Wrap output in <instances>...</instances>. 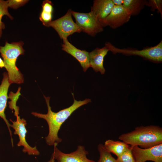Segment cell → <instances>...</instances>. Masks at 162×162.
<instances>
[{"label": "cell", "instance_id": "6da1fadb", "mask_svg": "<svg viewBox=\"0 0 162 162\" xmlns=\"http://www.w3.org/2000/svg\"><path fill=\"white\" fill-rule=\"evenodd\" d=\"M74 101L70 106L61 110L58 112H54L51 110L50 104V97L44 95L47 106V114H43L36 112H32V114L39 118H42L47 122L49 129L48 134L45 138L46 144L49 146L54 145L61 142L62 140L58 136V133L63 123L70 115L80 107L91 102V100L86 98L84 100L77 101L74 98V94L72 93Z\"/></svg>", "mask_w": 162, "mask_h": 162}, {"label": "cell", "instance_id": "7a4b0ae2", "mask_svg": "<svg viewBox=\"0 0 162 162\" xmlns=\"http://www.w3.org/2000/svg\"><path fill=\"white\" fill-rule=\"evenodd\" d=\"M119 140L131 146L147 148L162 143V128L157 125L141 126L122 134Z\"/></svg>", "mask_w": 162, "mask_h": 162}, {"label": "cell", "instance_id": "3957f363", "mask_svg": "<svg viewBox=\"0 0 162 162\" xmlns=\"http://www.w3.org/2000/svg\"><path fill=\"white\" fill-rule=\"evenodd\" d=\"M22 41L13 42L11 44L5 42L4 46H0V53L4 64V67L7 71L9 82L18 84L24 82L23 75L16 65L18 56L24 54Z\"/></svg>", "mask_w": 162, "mask_h": 162}, {"label": "cell", "instance_id": "277c9868", "mask_svg": "<svg viewBox=\"0 0 162 162\" xmlns=\"http://www.w3.org/2000/svg\"><path fill=\"white\" fill-rule=\"evenodd\" d=\"M105 46L113 54L120 53L126 56H138L155 63H160L162 61V40L154 46L146 47L141 50L130 47L120 49L109 42H106Z\"/></svg>", "mask_w": 162, "mask_h": 162}, {"label": "cell", "instance_id": "5b68a950", "mask_svg": "<svg viewBox=\"0 0 162 162\" xmlns=\"http://www.w3.org/2000/svg\"><path fill=\"white\" fill-rule=\"evenodd\" d=\"M72 11L71 9H69L63 16L44 25L54 28L62 40L67 39L69 36L74 33H80L82 30L73 21L72 17Z\"/></svg>", "mask_w": 162, "mask_h": 162}, {"label": "cell", "instance_id": "8992f818", "mask_svg": "<svg viewBox=\"0 0 162 162\" xmlns=\"http://www.w3.org/2000/svg\"><path fill=\"white\" fill-rule=\"evenodd\" d=\"M71 13L76 23L84 32L94 37L104 31L103 27L91 11L88 13H82L72 10Z\"/></svg>", "mask_w": 162, "mask_h": 162}, {"label": "cell", "instance_id": "52a82bcc", "mask_svg": "<svg viewBox=\"0 0 162 162\" xmlns=\"http://www.w3.org/2000/svg\"><path fill=\"white\" fill-rule=\"evenodd\" d=\"M131 147L135 162H162V143L147 148L137 146Z\"/></svg>", "mask_w": 162, "mask_h": 162}, {"label": "cell", "instance_id": "ba28073f", "mask_svg": "<svg viewBox=\"0 0 162 162\" xmlns=\"http://www.w3.org/2000/svg\"><path fill=\"white\" fill-rule=\"evenodd\" d=\"M131 16L123 5H115L109 15L99 22L103 27L109 26L115 29L128 22Z\"/></svg>", "mask_w": 162, "mask_h": 162}, {"label": "cell", "instance_id": "9c48e42d", "mask_svg": "<svg viewBox=\"0 0 162 162\" xmlns=\"http://www.w3.org/2000/svg\"><path fill=\"white\" fill-rule=\"evenodd\" d=\"M58 144H54V149L51 157L57 162H95L88 159L87 155L88 154L84 146L79 145L75 151L69 153H63L58 149Z\"/></svg>", "mask_w": 162, "mask_h": 162}, {"label": "cell", "instance_id": "30bf717a", "mask_svg": "<svg viewBox=\"0 0 162 162\" xmlns=\"http://www.w3.org/2000/svg\"><path fill=\"white\" fill-rule=\"evenodd\" d=\"M15 116L16 118V121H13L10 119L12 123L10 125V126L14 130V134L17 135L19 137L20 141L17 144V146H23V152L24 153L27 152L29 155H39L40 152L37 149L36 147H31L26 140V134L27 132L26 127L27 124L26 121L23 118L21 119L18 114Z\"/></svg>", "mask_w": 162, "mask_h": 162}, {"label": "cell", "instance_id": "8fae6325", "mask_svg": "<svg viewBox=\"0 0 162 162\" xmlns=\"http://www.w3.org/2000/svg\"><path fill=\"white\" fill-rule=\"evenodd\" d=\"M63 40L62 50L75 58L80 63L83 71L86 72L90 67L89 52L77 49L70 43L67 39Z\"/></svg>", "mask_w": 162, "mask_h": 162}, {"label": "cell", "instance_id": "7c38bea8", "mask_svg": "<svg viewBox=\"0 0 162 162\" xmlns=\"http://www.w3.org/2000/svg\"><path fill=\"white\" fill-rule=\"evenodd\" d=\"M11 84L9 82L8 73L3 74V78L0 85V117L4 121L8 128L11 136V142L13 145L12 138V132L10 128V125L6 118L4 113L7 106V103L8 96V89Z\"/></svg>", "mask_w": 162, "mask_h": 162}, {"label": "cell", "instance_id": "4fadbf2b", "mask_svg": "<svg viewBox=\"0 0 162 162\" xmlns=\"http://www.w3.org/2000/svg\"><path fill=\"white\" fill-rule=\"evenodd\" d=\"M109 51L108 48L105 46L100 48L97 47L89 52L90 67H92L95 72H100L102 74H104L105 70L103 65L104 58Z\"/></svg>", "mask_w": 162, "mask_h": 162}, {"label": "cell", "instance_id": "5bb4252c", "mask_svg": "<svg viewBox=\"0 0 162 162\" xmlns=\"http://www.w3.org/2000/svg\"><path fill=\"white\" fill-rule=\"evenodd\" d=\"M114 6L112 0H94L91 11L100 22L109 15Z\"/></svg>", "mask_w": 162, "mask_h": 162}, {"label": "cell", "instance_id": "9a60e30c", "mask_svg": "<svg viewBox=\"0 0 162 162\" xmlns=\"http://www.w3.org/2000/svg\"><path fill=\"white\" fill-rule=\"evenodd\" d=\"M104 146L109 152L117 157L121 154L130 146L123 141L108 140L105 141Z\"/></svg>", "mask_w": 162, "mask_h": 162}, {"label": "cell", "instance_id": "2e32d148", "mask_svg": "<svg viewBox=\"0 0 162 162\" xmlns=\"http://www.w3.org/2000/svg\"><path fill=\"white\" fill-rule=\"evenodd\" d=\"M146 0H124L123 5L131 16L138 15L146 6Z\"/></svg>", "mask_w": 162, "mask_h": 162}, {"label": "cell", "instance_id": "e0dca14e", "mask_svg": "<svg viewBox=\"0 0 162 162\" xmlns=\"http://www.w3.org/2000/svg\"><path fill=\"white\" fill-rule=\"evenodd\" d=\"M98 149L100 154L98 162H118L116 159L112 156L111 153L106 149L103 144H99Z\"/></svg>", "mask_w": 162, "mask_h": 162}, {"label": "cell", "instance_id": "ac0fdd59", "mask_svg": "<svg viewBox=\"0 0 162 162\" xmlns=\"http://www.w3.org/2000/svg\"><path fill=\"white\" fill-rule=\"evenodd\" d=\"M8 1L0 0V38L2 37V30L4 29L5 27L4 23L2 21V17L6 15L11 20L13 19L8 11Z\"/></svg>", "mask_w": 162, "mask_h": 162}, {"label": "cell", "instance_id": "d6986e66", "mask_svg": "<svg viewBox=\"0 0 162 162\" xmlns=\"http://www.w3.org/2000/svg\"><path fill=\"white\" fill-rule=\"evenodd\" d=\"M20 88H19L18 91L16 93L12 92H10L8 96V98L10 100V101L9 102V107L12 110H14L15 116L17 114H19V108L16 106V102L20 94Z\"/></svg>", "mask_w": 162, "mask_h": 162}, {"label": "cell", "instance_id": "ffe728a7", "mask_svg": "<svg viewBox=\"0 0 162 162\" xmlns=\"http://www.w3.org/2000/svg\"><path fill=\"white\" fill-rule=\"evenodd\" d=\"M118 162H135L133 156L131 147L129 146L116 159Z\"/></svg>", "mask_w": 162, "mask_h": 162}, {"label": "cell", "instance_id": "44dd1931", "mask_svg": "<svg viewBox=\"0 0 162 162\" xmlns=\"http://www.w3.org/2000/svg\"><path fill=\"white\" fill-rule=\"evenodd\" d=\"M146 6L151 8L152 11L157 10L158 13H160L162 18V0H147Z\"/></svg>", "mask_w": 162, "mask_h": 162}, {"label": "cell", "instance_id": "7402d4cb", "mask_svg": "<svg viewBox=\"0 0 162 162\" xmlns=\"http://www.w3.org/2000/svg\"><path fill=\"white\" fill-rule=\"evenodd\" d=\"M8 1V7L16 9L19 7L23 5L28 2L26 0H9Z\"/></svg>", "mask_w": 162, "mask_h": 162}, {"label": "cell", "instance_id": "603a6c76", "mask_svg": "<svg viewBox=\"0 0 162 162\" xmlns=\"http://www.w3.org/2000/svg\"><path fill=\"white\" fill-rule=\"evenodd\" d=\"M52 17V14L47 13L41 11L39 17L40 20L43 25L51 22Z\"/></svg>", "mask_w": 162, "mask_h": 162}, {"label": "cell", "instance_id": "cb8c5ba5", "mask_svg": "<svg viewBox=\"0 0 162 162\" xmlns=\"http://www.w3.org/2000/svg\"><path fill=\"white\" fill-rule=\"evenodd\" d=\"M53 4L51 1L45 0L43 1L42 4V10L44 12L52 14Z\"/></svg>", "mask_w": 162, "mask_h": 162}, {"label": "cell", "instance_id": "d4e9b609", "mask_svg": "<svg viewBox=\"0 0 162 162\" xmlns=\"http://www.w3.org/2000/svg\"><path fill=\"white\" fill-rule=\"evenodd\" d=\"M115 6L123 5L124 0H112Z\"/></svg>", "mask_w": 162, "mask_h": 162}, {"label": "cell", "instance_id": "484cf974", "mask_svg": "<svg viewBox=\"0 0 162 162\" xmlns=\"http://www.w3.org/2000/svg\"><path fill=\"white\" fill-rule=\"evenodd\" d=\"M4 67V64L3 60L0 57V68H2Z\"/></svg>", "mask_w": 162, "mask_h": 162}, {"label": "cell", "instance_id": "4316f807", "mask_svg": "<svg viewBox=\"0 0 162 162\" xmlns=\"http://www.w3.org/2000/svg\"><path fill=\"white\" fill-rule=\"evenodd\" d=\"M55 159L51 157L50 160L48 161V162H55Z\"/></svg>", "mask_w": 162, "mask_h": 162}]
</instances>
